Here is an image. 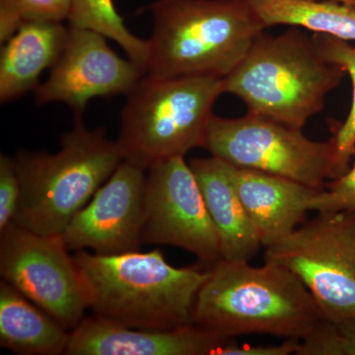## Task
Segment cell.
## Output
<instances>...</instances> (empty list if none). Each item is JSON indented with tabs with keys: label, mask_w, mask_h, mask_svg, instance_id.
<instances>
[{
	"label": "cell",
	"mask_w": 355,
	"mask_h": 355,
	"mask_svg": "<svg viewBox=\"0 0 355 355\" xmlns=\"http://www.w3.org/2000/svg\"><path fill=\"white\" fill-rule=\"evenodd\" d=\"M297 355H355V317L331 322L322 319L299 340Z\"/></svg>",
	"instance_id": "obj_22"
},
{
	"label": "cell",
	"mask_w": 355,
	"mask_h": 355,
	"mask_svg": "<svg viewBox=\"0 0 355 355\" xmlns=\"http://www.w3.org/2000/svg\"><path fill=\"white\" fill-rule=\"evenodd\" d=\"M21 195L14 221L42 235H62L73 217L123 162L116 141L83 118L60 139L57 153L16 155Z\"/></svg>",
	"instance_id": "obj_5"
},
{
	"label": "cell",
	"mask_w": 355,
	"mask_h": 355,
	"mask_svg": "<svg viewBox=\"0 0 355 355\" xmlns=\"http://www.w3.org/2000/svg\"><path fill=\"white\" fill-rule=\"evenodd\" d=\"M146 76L224 78L266 28L250 0H157Z\"/></svg>",
	"instance_id": "obj_3"
},
{
	"label": "cell",
	"mask_w": 355,
	"mask_h": 355,
	"mask_svg": "<svg viewBox=\"0 0 355 355\" xmlns=\"http://www.w3.org/2000/svg\"><path fill=\"white\" fill-rule=\"evenodd\" d=\"M146 170L123 161L62 233L69 250L119 254L142 243Z\"/></svg>",
	"instance_id": "obj_12"
},
{
	"label": "cell",
	"mask_w": 355,
	"mask_h": 355,
	"mask_svg": "<svg viewBox=\"0 0 355 355\" xmlns=\"http://www.w3.org/2000/svg\"><path fill=\"white\" fill-rule=\"evenodd\" d=\"M291 26L279 35L261 33L241 62L222 78L223 92L235 95L248 113L302 130L323 111L327 96L345 71L318 51L312 34Z\"/></svg>",
	"instance_id": "obj_4"
},
{
	"label": "cell",
	"mask_w": 355,
	"mask_h": 355,
	"mask_svg": "<svg viewBox=\"0 0 355 355\" xmlns=\"http://www.w3.org/2000/svg\"><path fill=\"white\" fill-rule=\"evenodd\" d=\"M93 316L132 329L168 330L193 324L198 294L210 275L175 268L160 250L73 254Z\"/></svg>",
	"instance_id": "obj_1"
},
{
	"label": "cell",
	"mask_w": 355,
	"mask_h": 355,
	"mask_svg": "<svg viewBox=\"0 0 355 355\" xmlns=\"http://www.w3.org/2000/svg\"><path fill=\"white\" fill-rule=\"evenodd\" d=\"M308 210L316 212L355 214V163L342 176L330 180L308 202Z\"/></svg>",
	"instance_id": "obj_23"
},
{
	"label": "cell",
	"mask_w": 355,
	"mask_h": 355,
	"mask_svg": "<svg viewBox=\"0 0 355 355\" xmlns=\"http://www.w3.org/2000/svg\"><path fill=\"white\" fill-rule=\"evenodd\" d=\"M298 340H286L279 345H240L232 340H229L218 355H291L295 354Z\"/></svg>",
	"instance_id": "obj_25"
},
{
	"label": "cell",
	"mask_w": 355,
	"mask_h": 355,
	"mask_svg": "<svg viewBox=\"0 0 355 355\" xmlns=\"http://www.w3.org/2000/svg\"><path fill=\"white\" fill-rule=\"evenodd\" d=\"M189 164L218 232L222 260L251 261L263 245L233 183L228 163L211 156L193 159Z\"/></svg>",
	"instance_id": "obj_15"
},
{
	"label": "cell",
	"mask_w": 355,
	"mask_h": 355,
	"mask_svg": "<svg viewBox=\"0 0 355 355\" xmlns=\"http://www.w3.org/2000/svg\"><path fill=\"white\" fill-rule=\"evenodd\" d=\"M21 195L15 159L0 155V231L15 218Z\"/></svg>",
	"instance_id": "obj_24"
},
{
	"label": "cell",
	"mask_w": 355,
	"mask_h": 355,
	"mask_svg": "<svg viewBox=\"0 0 355 355\" xmlns=\"http://www.w3.org/2000/svg\"><path fill=\"white\" fill-rule=\"evenodd\" d=\"M312 38L322 57L340 65L349 74L352 85V106L349 114L336 130L335 139L338 164L343 174L349 169L355 155V46L349 42L320 33H312Z\"/></svg>",
	"instance_id": "obj_20"
},
{
	"label": "cell",
	"mask_w": 355,
	"mask_h": 355,
	"mask_svg": "<svg viewBox=\"0 0 355 355\" xmlns=\"http://www.w3.org/2000/svg\"><path fill=\"white\" fill-rule=\"evenodd\" d=\"M70 331L2 279L0 345L21 355L65 354Z\"/></svg>",
	"instance_id": "obj_17"
},
{
	"label": "cell",
	"mask_w": 355,
	"mask_h": 355,
	"mask_svg": "<svg viewBox=\"0 0 355 355\" xmlns=\"http://www.w3.org/2000/svg\"><path fill=\"white\" fill-rule=\"evenodd\" d=\"M319 308L301 280L277 263L220 260L198 294L193 324L223 338L268 335L301 340L319 323Z\"/></svg>",
	"instance_id": "obj_2"
},
{
	"label": "cell",
	"mask_w": 355,
	"mask_h": 355,
	"mask_svg": "<svg viewBox=\"0 0 355 355\" xmlns=\"http://www.w3.org/2000/svg\"><path fill=\"white\" fill-rule=\"evenodd\" d=\"M279 242L265 261L284 266L309 291L322 318L355 317V214L317 212Z\"/></svg>",
	"instance_id": "obj_8"
},
{
	"label": "cell",
	"mask_w": 355,
	"mask_h": 355,
	"mask_svg": "<svg viewBox=\"0 0 355 355\" xmlns=\"http://www.w3.org/2000/svg\"><path fill=\"white\" fill-rule=\"evenodd\" d=\"M266 28L287 25L355 42V6L336 0H250Z\"/></svg>",
	"instance_id": "obj_18"
},
{
	"label": "cell",
	"mask_w": 355,
	"mask_h": 355,
	"mask_svg": "<svg viewBox=\"0 0 355 355\" xmlns=\"http://www.w3.org/2000/svg\"><path fill=\"white\" fill-rule=\"evenodd\" d=\"M205 148L236 167L288 178L316 189L343 174L334 137L308 139L300 128L251 113L241 118L212 116Z\"/></svg>",
	"instance_id": "obj_7"
},
{
	"label": "cell",
	"mask_w": 355,
	"mask_h": 355,
	"mask_svg": "<svg viewBox=\"0 0 355 355\" xmlns=\"http://www.w3.org/2000/svg\"><path fill=\"white\" fill-rule=\"evenodd\" d=\"M222 78L142 77L128 93L116 140L123 161L148 170L205 146Z\"/></svg>",
	"instance_id": "obj_6"
},
{
	"label": "cell",
	"mask_w": 355,
	"mask_h": 355,
	"mask_svg": "<svg viewBox=\"0 0 355 355\" xmlns=\"http://www.w3.org/2000/svg\"><path fill=\"white\" fill-rule=\"evenodd\" d=\"M142 243L181 248L211 266L222 260L218 232L184 156L148 169Z\"/></svg>",
	"instance_id": "obj_10"
},
{
	"label": "cell",
	"mask_w": 355,
	"mask_h": 355,
	"mask_svg": "<svg viewBox=\"0 0 355 355\" xmlns=\"http://www.w3.org/2000/svg\"><path fill=\"white\" fill-rule=\"evenodd\" d=\"M336 1L343 2V3L350 4L355 6V0H336Z\"/></svg>",
	"instance_id": "obj_26"
},
{
	"label": "cell",
	"mask_w": 355,
	"mask_h": 355,
	"mask_svg": "<svg viewBox=\"0 0 355 355\" xmlns=\"http://www.w3.org/2000/svg\"><path fill=\"white\" fill-rule=\"evenodd\" d=\"M73 0H0V41L4 43L30 23L69 19Z\"/></svg>",
	"instance_id": "obj_21"
},
{
	"label": "cell",
	"mask_w": 355,
	"mask_h": 355,
	"mask_svg": "<svg viewBox=\"0 0 355 355\" xmlns=\"http://www.w3.org/2000/svg\"><path fill=\"white\" fill-rule=\"evenodd\" d=\"M0 275L67 331L88 309L83 279L62 235H42L11 222L0 231Z\"/></svg>",
	"instance_id": "obj_9"
},
{
	"label": "cell",
	"mask_w": 355,
	"mask_h": 355,
	"mask_svg": "<svg viewBox=\"0 0 355 355\" xmlns=\"http://www.w3.org/2000/svg\"><path fill=\"white\" fill-rule=\"evenodd\" d=\"M231 178L261 245L270 246L305 220L308 202L322 189L288 178L229 164Z\"/></svg>",
	"instance_id": "obj_14"
},
{
	"label": "cell",
	"mask_w": 355,
	"mask_h": 355,
	"mask_svg": "<svg viewBox=\"0 0 355 355\" xmlns=\"http://www.w3.org/2000/svg\"><path fill=\"white\" fill-rule=\"evenodd\" d=\"M69 27L92 30L114 40L127 53L128 58L146 72L149 55L148 41L128 31L113 0H73L69 17Z\"/></svg>",
	"instance_id": "obj_19"
},
{
	"label": "cell",
	"mask_w": 355,
	"mask_h": 355,
	"mask_svg": "<svg viewBox=\"0 0 355 355\" xmlns=\"http://www.w3.org/2000/svg\"><path fill=\"white\" fill-rule=\"evenodd\" d=\"M146 74L130 58L119 57L100 33L69 27L64 51L46 83L35 89V100L64 103L83 118L90 100L128 94Z\"/></svg>",
	"instance_id": "obj_11"
},
{
	"label": "cell",
	"mask_w": 355,
	"mask_h": 355,
	"mask_svg": "<svg viewBox=\"0 0 355 355\" xmlns=\"http://www.w3.org/2000/svg\"><path fill=\"white\" fill-rule=\"evenodd\" d=\"M69 36V29L60 23H30L7 40L0 58L2 104L36 89L42 72L57 62Z\"/></svg>",
	"instance_id": "obj_16"
},
{
	"label": "cell",
	"mask_w": 355,
	"mask_h": 355,
	"mask_svg": "<svg viewBox=\"0 0 355 355\" xmlns=\"http://www.w3.org/2000/svg\"><path fill=\"white\" fill-rule=\"evenodd\" d=\"M232 338L197 324L142 330L110 323L93 316L70 331L67 355H218Z\"/></svg>",
	"instance_id": "obj_13"
}]
</instances>
